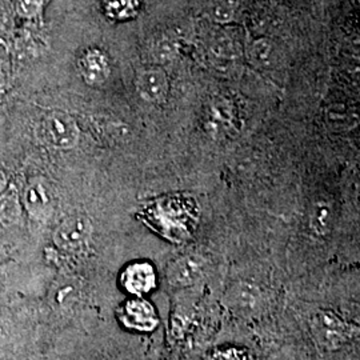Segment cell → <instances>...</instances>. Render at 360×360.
Listing matches in <instances>:
<instances>
[{
    "label": "cell",
    "mask_w": 360,
    "mask_h": 360,
    "mask_svg": "<svg viewBox=\"0 0 360 360\" xmlns=\"http://www.w3.org/2000/svg\"><path fill=\"white\" fill-rule=\"evenodd\" d=\"M227 299L231 303L233 309L250 312V311L257 309L259 303L262 302V295L255 285L250 283H240L236 284L232 288Z\"/></svg>",
    "instance_id": "obj_11"
},
{
    "label": "cell",
    "mask_w": 360,
    "mask_h": 360,
    "mask_svg": "<svg viewBox=\"0 0 360 360\" xmlns=\"http://www.w3.org/2000/svg\"><path fill=\"white\" fill-rule=\"evenodd\" d=\"M138 90L151 103H162L168 94V80L160 68H148L138 79Z\"/></svg>",
    "instance_id": "obj_8"
},
{
    "label": "cell",
    "mask_w": 360,
    "mask_h": 360,
    "mask_svg": "<svg viewBox=\"0 0 360 360\" xmlns=\"http://www.w3.org/2000/svg\"><path fill=\"white\" fill-rule=\"evenodd\" d=\"M92 235L90 219L83 215H72L65 219L53 233V242L59 248L75 252L87 245Z\"/></svg>",
    "instance_id": "obj_3"
},
{
    "label": "cell",
    "mask_w": 360,
    "mask_h": 360,
    "mask_svg": "<svg viewBox=\"0 0 360 360\" xmlns=\"http://www.w3.org/2000/svg\"><path fill=\"white\" fill-rule=\"evenodd\" d=\"M43 7L44 0H15V11L25 19L38 18Z\"/></svg>",
    "instance_id": "obj_14"
},
{
    "label": "cell",
    "mask_w": 360,
    "mask_h": 360,
    "mask_svg": "<svg viewBox=\"0 0 360 360\" xmlns=\"http://www.w3.org/2000/svg\"><path fill=\"white\" fill-rule=\"evenodd\" d=\"M22 202L31 218L44 220L53 210V193L44 180H32L23 193Z\"/></svg>",
    "instance_id": "obj_5"
},
{
    "label": "cell",
    "mask_w": 360,
    "mask_h": 360,
    "mask_svg": "<svg viewBox=\"0 0 360 360\" xmlns=\"http://www.w3.org/2000/svg\"><path fill=\"white\" fill-rule=\"evenodd\" d=\"M6 186H7L6 175L3 174V171H0V193H3V191L6 190Z\"/></svg>",
    "instance_id": "obj_17"
},
{
    "label": "cell",
    "mask_w": 360,
    "mask_h": 360,
    "mask_svg": "<svg viewBox=\"0 0 360 360\" xmlns=\"http://www.w3.org/2000/svg\"><path fill=\"white\" fill-rule=\"evenodd\" d=\"M274 47L267 40H257L252 47V58L259 65H270L274 62Z\"/></svg>",
    "instance_id": "obj_15"
},
{
    "label": "cell",
    "mask_w": 360,
    "mask_h": 360,
    "mask_svg": "<svg viewBox=\"0 0 360 360\" xmlns=\"http://www.w3.org/2000/svg\"><path fill=\"white\" fill-rule=\"evenodd\" d=\"M120 282L123 288L129 294H147L154 288L156 283L154 267L146 262L132 263L123 271Z\"/></svg>",
    "instance_id": "obj_7"
},
{
    "label": "cell",
    "mask_w": 360,
    "mask_h": 360,
    "mask_svg": "<svg viewBox=\"0 0 360 360\" xmlns=\"http://www.w3.org/2000/svg\"><path fill=\"white\" fill-rule=\"evenodd\" d=\"M40 135L43 141L55 148H74L79 141V129L75 120L60 111H53L40 122Z\"/></svg>",
    "instance_id": "obj_2"
},
{
    "label": "cell",
    "mask_w": 360,
    "mask_h": 360,
    "mask_svg": "<svg viewBox=\"0 0 360 360\" xmlns=\"http://www.w3.org/2000/svg\"><path fill=\"white\" fill-rule=\"evenodd\" d=\"M206 262L198 254H188L172 262L167 270L168 282L174 287H188L198 282Z\"/></svg>",
    "instance_id": "obj_6"
},
{
    "label": "cell",
    "mask_w": 360,
    "mask_h": 360,
    "mask_svg": "<svg viewBox=\"0 0 360 360\" xmlns=\"http://www.w3.org/2000/svg\"><path fill=\"white\" fill-rule=\"evenodd\" d=\"M311 333L315 342L328 351H335L343 347L352 338L355 328L345 322L339 315L333 311H318L311 318Z\"/></svg>",
    "instance_id": "obj_1"
},
{
    "label": "cell",
    "mask_w": 360,
    "mask_h": 360,
    "mask_svg": "<svg viewBox=\"0 0 360 360\" xmlns=\"http://www.w3.org/2000/svg\"><path fill=\"white\" fill-rule=\"evenodd\" d=\"M22 215V202L19 193L10 187L0 193V221L3 224H15Z\"/></svg>",
    "instance_id": "obj_12"
},
{
    "label": "cell",
    "mask_w": 360,
    "mask_h": 360,
    "mask_svg": "<svg viewBox=\"0 0 360 360\" xmlns=\"http://www.w3.org/2000/svg\"><path fill=\"white\" fill-rule=\"evenodd\" d=\"M211 360H245L239 354L235 351H224V352H215V355L211 358Z\"/></svg>",
    "instance_id": "obj_16"
},
{
    "label": "cell",
    "mask_w": 360,
    "mask_h": 360,
    "mask_svg": "<svg viewBox=\"0 0 360 360\" xmlns=\"http://www.w3.org/2000/svg\"><path fill=\"white\" fill-rule=\"evenodd\" d=\"M309 227L318 236H327L334 229V205L327 199H318L309 207Z\"/></svg>",
    "instance_id": "obj_10"
},
{
    "label": "cell",
    "mask_w": 360,
    "mask_h": 360,
    "mask_svg": "<svg viewBox=\"0 0 360 360\" xmlns=\"http://www.w3.org/2000/svg\"><path fill=\"white\" fill-rule=\"evenodd\" d=\"M119 319L129 330L139 333H151L158 326L154 307L142 299H134L124 303L119 309Z\"/></svg>",
    "instance_id": "obj_4"
},
{
    "label": "cell",
    "mask_w": 360,
    "mask_h": 360,
    "mask_svg": "<svg viewBox=\"0 0 360 360\" xmlns=\"http://www.w3.org/2000/svg\"><path fill=\"white\" fill-rule=\"evenodd\" d=\"M103 6L110 18L126 19L135 13L136 0H103Z\"/></svg>",
    "instance_id": "obj_13"
},
{
    "label": "cell",
    "mask_w": 360,
    "mask_h": 360,
    "mask_svg": "<svg viewBox=\"0 0 360 360\" xmlns=\"http://www.w3.org/2000/svg\"><path fill=\"white\" fill-rule=\"evenodd\" d=\"M79 68L89 84H102L110 75L108 59L101 50L86 52L79 62Z\"/></svg>",
    "instance_id": "obj_9"
}]
</instances>
